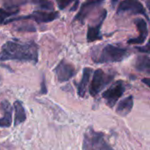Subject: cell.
I'll return each mask as SVG.
<instances>
[{
	"label": "cell",
	"mask_w": 150,
	"mask_h": 150,
	"mask_svg": "<svg viewBox=\"0 0 150 150\" xmlns=\"http://www.w3.org/2000/svg\"><path fill=\"white\" fill-rule=\"evenodd\" d=\"M39 60V47L33 41L22 42L10 40L5 42L0 52V62L20 61L36 64Z\"/></svg>",
	"instance_id": "cell-1"
},
{
	"label": "cell",
	"mask_w": 150,
	"mask_h": 150,
	"mask_svg": "<svg viewBox=\"0 0 150 150\" xmlns=\"http://www.w3.org/2000/svg\"><path fill=\"white\" fill-rule=\"evenodd\" d=\"M130 54L127 48L117 47L114 45H105L100 49L93 48L91 52V59L96 63H110L120 62L124 61Z\"/></svg>",
	"instance_id": "cell-2"
},
{
	"label": "cell",
	"mask_w": 150,
	"mask_h": 150,
	"mask_svg": "<svg viewBox=\"0 0 150 150\" xmlns=\"http://www.w3.org/2000/svg\"><path fill=\"white\" fill-rule=\"evenodd\" d=\"M83 150H113L106 142L105 135L93 129H89L83 138Z\"/></svg>",
	"instance_id": "cell-3"
},
{
	"label": "cell",
	"mask_w": 150,
	"mask_h": 150,
	"mask_svg": "<svg viewBox=\"0 0 150 150\" xmlns=\"http://www.w3.org/2000/svg\"><path fill=\"white\" fill-rule=\"evenodd\" d=\"M113 79V75L105 73L103 69H97L93 74V78L90 85V94L92 97L97 96L105 86H107Z\"/></svg>",
	"instance_id": "cell-4"
},
{
	"label": "cell",
	"mask_w": 150,
	"mask_h": 150,
	"mask_svg": "<svg viewBox=\"0 0 150 150\" xmlns=\"http://www.w3.org/2000/svg\"><path fill=\"white\" fill-rule=\"evenodd\" d=\"M126 91V84L123 81L119 80L115 82L111 87H109L103 94V98L105 99L106 104L110 107H113L118 100L122 97Z\"/></svg>",
	"instance_id": "cell-5"
},
{
	"label": "cell",
	"mask_w": 150,
	"mask_h": 150,
	"mask_svg": "<svg viewBox=\"0 0 150 150\" xmlns=\"http://www.w3.org/2000/svg\"><path fill=\"white\" fill-rule=\"evenodd\" d=\"M59 17L58 12L56 11H35L33 13H31L29 16L25 17H18L15 18H10L7 19L4 24H8L13 21L21 20V19H32L37 23H47L51 22L54 19H56Z\"/></svg>",
	"instance_id": "cell-6"
},
{
	"label": "cell",
	"mask_w": 150,
	"mask_h": 150,
	"mask_svg": "<svg viewBox=\"0 0 150 150\" xmlns=\"http://www.w3.org/2000/svg\"><path fill=\"white\" fill-rule=\"evenodd\" d=\"M124 12H130L133 14H141L149 19L147 11L143 4L139 0H123L122 2H120L117 9V13L120 14Z\"/></svg>",
	"instance_id": "cell-7"
},
{
	"label": "cell",
	"mask_w": 150,
	"mask_h": 150,
	"mask_svg": "<svg viewBox=\"0 0 150 150\" xmlns=\"http://www.w3.org/2000/svg\"><path fill=\"white\" fill-rule=\"evenodd\" d=\"M54 73L58 81L63 83L69 81L76 75V69L71 63H69L66 61L62 60L55 67Z\"/></svg>",
	"instance_id": "cell-8"
},
{
	"label": "cell",
	"mask_w": 150,
	"mask_h": 150,
	"mask_svg": "<svg viewBox=\"0 0 150 150\" xmlns=\"http://www.w3.org/2000/svg\"><path fill=\"white\" fill-rule=\"evenodd\" d=\"M106 13H107L106 11L103 10V11L101 12V14L98 18V23L89 25L88 32H87V41L88 42H93V41L99 40L102 39L100 30H101L102 25L104 23V20L106 18Z\"/></svg>",
	"instance_id": "cell-9"
},
{
	"label": "cell",
	"mask_w": 150,
	"mask_h": 150,
	"mask_svg": "<svg viewBox=\"0 0 150 150\" xmlns=\"http://www.w3.org/2000/svg\"><path fill=\"white\" fill-rule=\"evenodd\" d=\"M105 0H86L80 7V10L76 16L75 17L74 20H77L83 23L85 18L91 14V12L98 5H100Z\"/></svg>",
	"instance_id": "cell-10"
},
{
	"label": "cell",
	"mask_w": 150,
	"mask_h": 150,
	"mask_svg": "<svg viewBox=\"0 0 150 150\" xmlns=\"http://www.w3.org/2000/svg\"><path fill=\"white\" fill-rule=\"evenodd\" d=\"M135 25L139 31V36L127 40L128 44H143L148 38V25L143 18H137L135 20Z\"/></svg>",
	"instance_id": "cell-11"
},
{
	"label": "cell",
	"mask_w": 150,
	"mask_h": 150,
	"mask_svg": "<svg viewBox=\"0 0 150 150\" xmlns=\"http://www.w3.org/2000/svg\"><path fill=\"white\" fill-rule=\"evenodd\" d=\"M1 108L4 112V117L0 119V127H10L12 123V107L8 101H3Z\"/></svg>",
	"instance_id": "cell-12"
},
{
	"label": "cell",
	"mask_w": 150,
	"mask_h": 150,
	"mask_svg": "<svg viewBox=\"0 0 150 150\" xmlns=\"http://www.w3.org/2000/svg\"><path fill=\"white\" fill-rule=\"evenodd\" d=\"M134 68L136 70L150 75V56L141 54L134 61Z\"/></svg>",
	"instance_id": "cell-13"
},
{
	"label": "cell",
	"mask_w": 150,
	"mask_h": 150,
	"mask_svg": "<svg viewBox=\"0 0 150 150\" xmlns=\"http://www.w3.org/2000/svg\"><path fill=\"white\" fill-rule=\"evenodd\" d=\"M133 106H134V98L132 96H129L119 103L116 108V112L120 116H127L132 111Z\"/></svg>",
	"instance_id": "cell-14"
},
{
	"label": "cell",
	"mask_w": 150,
	"mask_h": 150,
	"mask_svg": "<svg viewBox=\"0 0 150 150\" xmlns=\"http://www.w3.org/2000/svg\"><path fill=\"white\" fill-rule=\"evenodd\" d=\"M91 72H92V69L91 68H84L83 69L82 79H81V81L77 86V93H78V96L81 98H83L85 93H86L87 86H88V83L90 81Z\"/></svg>",
	"instance_id": "cell-15"
},
{
	"label": "cell",
	"mask_w": 150,
	"mask_h": 150,
	"mask_svg": "<svg viewBox=\"0 0 150 150\" xmlns=\"http://www.w3.org/2000/svg\"><path fill=\"white\" fill-rule=\"evenodd\" d=\"M14 108V126H18L20 123H23L26 120V113L25 108L20 101H15L13 104Z\"/></svg>",
	"instance_id": "cell-16"
},
{
	"label": "cell",
	"mask_w": 150,
	"mask_h": 150,
	"mask_svg": "<svg viewBox=\"0 0 150 150\" xmlns=\"http://www.w3.org/2000/svg\"><path fill=\"white\" fill-rule=\"evenodd\" d=\"M19 11L18 9H16V10H13V9H2L0 8V24H4V22L7 20V18L12 16V15H15V14H18Z\"/></svg>",
	"instance_id": "cell-17"
},
{
	"label": "cell",
	"mask_w": 150,
	"mask_h": 150,
	"mask_svg": "<svg viewBox=\"0 0 150 150\" xmlns=\"http://www.w3.org/2000/svg\"><path fill=\"white\" fill-rule=\"evenodd\" d=\"M32 3L39 6L40 9H44L47 11L54 10V4L49 0H32Z\"/></svg>",
	"instance_id": "cell-18"
},
{
	"label": "cell",
	"mask_w": 150,
	"mask_h": 150,
	"mask_svg": "<svg viewBox=\"0 0 150 150\" xmlns=\"http://www.w3.org/2000/svg\"><path fill=\"white\" fill-rule=\"evenodd\" d=\"M75 0H56L57 5L60 10H64L67 6H69Z\"/></svg>",
	"instance_id": "cell-19"
},
{
	"label": "cell",
	"mask_w": 150,
	"mask_h": 150,
	"mask_svg": "<svg viewBox=\"0 0 150 150\" xmlns=\"http://www.w3.org/2000/svg\"><path fill=\"white\" fill-rule=\"evenodd\" d=\"M135 49H137V51L139 52H142L143 54H150V39L149 40V42L143 46V47H135Z\"/></svg>",
	"instance_id": "cell-20"
},
{
	"label": "cell",
	"mask_w": 150,
	"mask_h": 150,
	"mask_svg": "<svg viewBox=\"0 0 150 150\" xmlns=\"http://www.w3.org/2000/svg\"><path fill=\"white\" fill-rule=\"evenodd\" d=\"M47 92V86H46V81H45V78L43 76L42 78V82H41V89H40V94H46Z\"/></svg>",
	"instance_id": "cell-21"
},
{
	"label": "cell",
	"mask_w": 150,
	"mask_h": 150,
	"mask_svg": "<svg viewBox=\"0 0 150 150\" xmlns=\"http://www.w3.org/2000/svg\"><path fill=\"white\" fill-rule=\"evenodd\" d=\"M142 83H145L147 86H149L150 88V78H143L142 79Z\"/></svg>",
	"instance_id": "cell-22"
},
{
	"label": "cell",
	"mask_w": 150,
	"mask_h": 150,
	"mask_svg": "<svg viewBox=\"0 0 150 150\" xmlns=\"http://www.w3.org/2000/svg\"><path fill=\"white\" fill-rule=\"evenodd\" d=\"M77 5H78V0H75V4H74L73 8L70 11H76V8H77Z\"/></svg>",
	"instance_id": "cell-23"
},
{
	"label": "cell",
	"mask_w": 150,
	"mask_h": 150,
	"mask_svg": "<svg viewBox=\"0 0 150 150\" xmlns=\"http://www.w3.org/2000/svg\"><path fill=\"white\" fill-rule=\"evenodd\" d=\"M145 3H146V5L149 8V10L150 11V0H145Z\"/></svg>",
	"instance_id": "cell-24"
},
{
	"label": "cell",
	"mask_w": 150,
	"mask_h": 150,
	"mask_svg": "<svg viewBox=\"0 0 150 150\" xmlns=\"http://www.w3.org/2000/svg\"><path fill=\"white\" fill-rule=\"evenodd\" d=\"M118 1H119V0H111V2H112V5H113V6L118 3Z\"/></svg>",
	"instance_id": "cell-25"
},
{
	"label": "cell",
	"mask_w": 150,
	"mask_h": 150,
	"mask_svg": "<svg viewBox=\"0 0 150 150\" xmlns=\"http://www.w3.org/2000/svg\"><path fill=\"white\" fill-rule=\"evenodd\" d=\"M7 1H8V2H11V3H10V4H8V7H9V6H10V4H11V2H12V1H13V0H7ZM8 7H7V8H8Z\"/></svg>",
	"instance_id": "cell-26"
}]
</instances>
